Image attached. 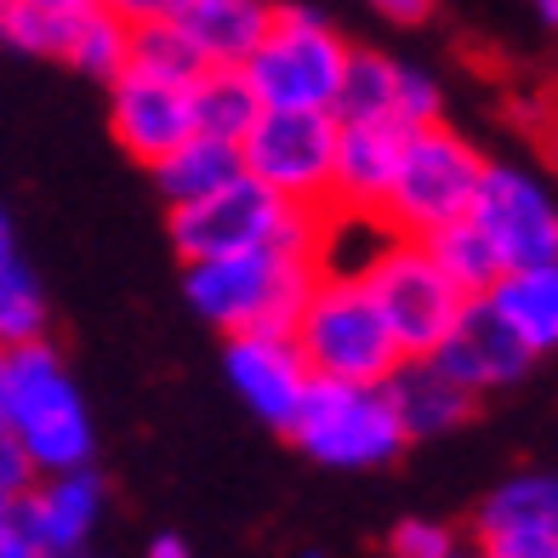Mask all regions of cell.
<instances>
[{"label": "cell", "mask_w": 558, "mask_h": 558, "mask_svg": "<svg viewBox=\"0 0 558 558\" xmlns=\"http://www.w3.org/2000/svg\"><path fill=\"white\" fill-rule=\"evenodd\" d=\"M0 427L23 445L35 478L92 468L97 434L52 337L0 353Z\"/></svg>", "instance_id": "6da1fadb"}, {"label": "cell", "mask_w": 558, "mask_h": 558, "mask_svg": "<svg viewBox=\"0 0 558 558\" xmlns=\"http://www.w3.org/2000/svg\"><path fill=\"white\" fill-rule=\"evenodd\" d=\"M353 40L314 7H274L263 46L245 58V86L263 109L279 114H331Z\"/></svg>", "instance_id": "7a4b0ae2"}, {"label": "cell", "mask_w": 558, "mask_h": 558, "mask_svg": "<svg viewBox=\"0 0 558 558\" xmlns=\"http://www.w3.org/2000/svg\"><path fill=\"white\" fill-rule=\"evenodd\" d=\"M314 279H319L314 257H296V251H251V257L189 263L183 268V296L222 337L291 331L302 302L314 291Z\"/></svg>", "instance_id": "3957f363"}, {"label": "cell", "mask_w": 558, "mask_h": 558, "mask_svg": "<svg viewBox=\"0 0 558 558\" xmlns=\"http://www.w3.org/2000/svg\"><path fill=\"white\" fill-rule=\"evenodd\" d=\"M319 217L325 211H296L286 199H274L268 189H257L240 171L217 194L171 211V245L183 263H222V257H251V251H296V257H314Z\"/></svg>", "instance_id": "277c9868"}, {"label": "cell", "mask_w": 558, "mask_h": 558, "mask_svg": "<svg viewBox=\"0 0 558 558\" xmlns=\"http://www.w3.org/2000/svg\"><path fill=\"white\" fill-rule=\"evenodd\" d=\"M291 342L319 383L383 388L399 365V348H393L388 325H383V314H376V302L360 279L319 274L296 325H291Z\"/></svg>", "instance_id": "5b68a950"}, {"label": "cell", "mask_w": 558, "mask_h": 558, "mask_svg": "<svg viewBox=\"0 0 558 558\" xmlns=\"http://www.w3.org/2000/svg\"><path fill=\"white\" fill-rule=\"evenodd\" d=\"M485 155L478 143H468L456 125H422V132L404 137L393 183L383 199V222L393 228L399 240H427L439 228L462 222L473 211L478 177H485Z\"/></svg>", "instance_id": "8992f818"}, {"label": "cell", "mask_w": 558, "mask_h": 558, "mask_svg": "<svg viewBox=\"0 0 558 558\" xmlns=\"http://www.w3.org/2000/svg\"><path fill=\"white\" fill-rule=\"evenodd\" d=\"M360 286L371 291L399 360H434L439 342L450 337V325L468 308V296L439 274V263L416 240H388L383 257L360 274Z\"/></svg>", "instance_id": "52a82bcc"}, {"label": "cell", "mask_w": 558, "mask_h": 558, "mask_svg": "<svg viewBox=\"0 0 558 558\" xmlns=\"http://www.w3.org/2000/svg\"><path fill=\"white\" fill-rule=\"evenodd\" d=\"M337 114H279L263 109L240 137V171L296 211H331Z\"/></svg>", "instance_id": "ba28073f"}, {"label": "cell", "mask_w": 558, "mask_h": 558, "mask_svg": "<svg viewBox=\"0 0 558 558\" xmlns=\"http://www.w3.org/2000/svg\"><path fill=\"white\" fill-rule=\"evenodd\" d=\"M291 439L308 450L314 462L348 468V473L388 468L393 456L411 445L399 434L383 388H348V383H319V376H314L308 399H302L296 422H291Z\"/></svg>", "instance_id": "9c48e42d"}, {"label": "cell", "mask_w": 558, "mask_h": 558, "mask_svg": "<svg viewBox=\"0 0 558 558\" xmlns=\"http://www.w3.org/2000/svg\"><path fill=\"white\" fill-rule=\"evenodd\" d=\"M468 222L490 240L501 274L558 263V199L542 189V177L519 166H496V160L485 166Z\"/></svg>", "instance_id": "30bf717a"}, {"label": "cell", "mask_w": 558, "mask_h": 558, "mask_svg": "<svg viewBox=\"0 0 558 558\" xmlns=\"http://www.w3.org/2000/svg\"><path fill=\"white\" fill-rule=\"evenodd\" d=\"M0 40H7L12 52L69 63L74 74H92V81H120L132 29H125L109 7H92V12H29V7H12L7 17H0Z\"/></svg>", "instance_id": "8fae6325"}, {"label": "cell", "mask_w": 558, "mask_h": 558, "mask_svg": "<svg viewBox=\"0 0 558 558\" xmlns=\"http://www.w3.org/2000/svg\"><path fill=\"white\" fill-rule=\"evenodd\" d=\"M222 371H228V383H234V393H240L268 427L291 434L302 399H308V388H314V371H308V360L296 353L291 331H245V337H228Z\"/></svg>", "instance_id": "7c38bea8"}, {"label": "cell", "mask_w": 558, "mask_h": 558, "mask_svg": "<svg viewBox=\"0 0 558 558\" xmlns=\"http://www.w3.org/2000/svg\"><path fill=\"white\" fill-rule=\"evenodd\" d=\"M109 125L125 155L155 171L166 155H177L194 137V97L189 86H166L125 69L120 81H109Z\"/></svg>", "instance_id": "4fadbf2b"}, {"label": "cell", "mask_w": 558, "mask_h": 558, "mask_svg": "<svg viewBox=\"0 0 558 558\" xmlns=\"http://www.w3.org/2000/svg\"><path fill=\"white\" fill-rule=\"evenodd\" d=\"M104 501H109L104 478H97L92 468H74V473L35 478V485L23 490V501L12 507V519L40 553L81 558L97 536V524H104Z\"/></svg>", "instance_id": "5bb4252c"}, {"label": "cell", "mask_w": 558, "mask_h": 558, "mask_svg": "<svg viewBox=\"0 0 558 558\" xmlns=\"http://www.w3.org/2000/svg\"><path fill=\"white\" fill-rule=\"evenodd\" d=\"M439 371L445 376H456L473 399H485V393H501V388H513V383H524L530 376V353H524V342L507 331V325L496 319V308L485 296H473L468 308H462V319L450 325V337L439 342Z\"/></svg>", "instance_id": "9a60e30c"}, {"label": "cell", "mask_w": 558, "mask_h": 558, "mask_svg": "<svg viewBox=\"0 0 558 558\" xmlns=\"http://www.w3.org/2000/svg\"><path fill=\"white\" fill-rule=\"evenodd\" d=\"M404 125L393 120H337V166H331V211L383 217V199L393 183Z\"/></svg>", "instance_id": "2e32d148"}, {"label": "cell", "mask_w": 558, "mask_h": 558, "mask_svg": "<svg viewBox=\"0 0 558 558\" xmlns=\"http://www.w3.org/2000/svg\"><path fill=\"white\" fill-rule=\"evenodd\" d=\"M383 399H388V411H393L404 439L456 434V427L478 411V399L456 383V376H445L439 360H399L393 376L383 383Z\"/></svg>", "instance_id": "e0dca14e"}, {"label": "cell", "mask_w": 558, "mask_h": 558, "mask_svg": "<svg viewBox=\"0 0 558 558\" xmlns=\"http://www.w3.org/2000/svg\"><path fill=\"white\" fill-rule=\"evenodd\" d=\"M490 308L496 319L524 342L530 360H547L558 353V263L542 268H507L490 286Z\"/></svg>", "instance_id": "ac0fdd59"}, {"label": "cell", "mask_w": 558, "mask_h": 558, "mask_svg": "<svg viewBox=\"0 0 558 558\" xmlns=\"http://www.w3.org/2000/svg\"><path fill=\"white\" fill-rule=\"evenodd\" d=\"M268 0H194L183 12V29L211 69H245V58L268 35Z\"/></svg>", "instance_id": "d6986e66"}, {"label": "cell", "mask_w": 558, "mask_h": 558, "mask_svg": "<svg viewBox=\"0 0 558 558\" xmlns=\"http://www.w3.org/2000/svg\"><path fill=\"white\" fill-rule=\"evenodd\" d=\"M473 536H558V473H513L478 501Z\"/></svg>", "instance_id": "ffe728a7"}, {"label": "cell", "mask_w": 558, "mask_h": 558, "mask_svg": "<svg viewBox=\"0 0 558 558\" xmlns=\"http://www.w3.org/2000/svg\"><path fill=\"white\" fill-rule=\"evenodd\" d=\"M234 177H240V148L234 143H217V137H199V132L177 148V155H166L155 166V183H160L171 211L217 194L222 183H234Z\"/></svg>", "instance_id": "44dd1931"}, {"label": "cell", "mask_w": 558, "mask_h": 558, "mask_svg": "<svg viewBox=\"0 0 558 558\" xmlns=\"http://www.w3.org/2000/svg\"><path fill=\"white\" fill-rule=\"evenodd\" d=\"M399 86H404V63L371 46H353L342 92H337V120H393L399 125Z\"/></svg>", "instance_id": "7402d4cb"}, {"label": "cell", "mask_w": 558, "mask_h": 558, "mask_svg": "<svg viewBox=\"0 0 558 558\" xmlns=\"http://www.w3.org/2000/svg\"><path fill=\"white\" fill-rule=\"evenodd\" d=\"M189 97H194V132L199 137H217V143H234V148H240V137L263 114V104L251 97L240 69H206L189 86Z\"/></svg>", "instance_id": "603a6c76"}, {"label": "cell", "mask_w": 558, "mask_h": 558, "mask_svg": "<svg viewBox=\"0 0 558 558\" xmlns=\"http://www.w3.org/2000/svg\"><path fill=\"white\" fill-rule=\"evenodd\" d=\"M416 245L439 263V274H445L468 302H473V296H490V286L501 279V263H496L490 240L478 234L468 217H462V222H450V228H439V234H427V240H416Z\"/></svg>", "instance_id": "cb8c5ba5"}, {"label": "cell", "mask_w": 558, "mask_h": 558, "mask_svg": "<svg viewBox=\"0 0 558 558\" xmlns=\"http://www.w3.org/2000/svg\"><path fill=\"white\" fill-rule=\"evenodd\" d=\"M125 69L166 86H194L211 63L199 58L183 23H143V29H132V46H125Z\"/></svg>", "instance_id": "d4e9b609"}, {"label": "cell", "mask_w": 558, "mask_h": 558, "mask_svg": "<svg viewBox=\"0 0 558 558\" xmlns=\"http://www.w3.org/2000/svg\"><path fill=\"white\" fill-rule=\"evenodd\" d=\"M46 325H52V308H46L40 279L23 263H12L0 274V353L23 342H46Z\"/></svg>", "instance_id": "484cf974"}, {"label": "cell", "mask_w": 558, "mask_h": 558, "mask_svg": "<svg viewBox=\"0 0 558 558\" xmlns=\"http://www.w3.org/2000/svg\"><path fill=\"white\" fill-rule=\"evenodd\" d=\"M456 553H462V542L439 519H399L388 536V558H456Z\"/></svg>", "instance_id": "4316f807"}, {"label": "cell", "mask_w": 558, "mask_h": 558, "mask_svg": "<svg viewBox=\"0 0 558 558\" xmlns=\"http://www.w3.org/2000/svg\"><path fill=\"white\" fill-rule=\"evenodd\" d=\"M35 485V468H29V456H23V445L0 427V501H23V490Z\"/></svg>", "instance_id": "83f0119b"}, {"label": "cell", "mask_w": 558, "mask_h": 558, "mask_svg": "<svg viewBox=\"0 0 558 558\" xmlns=\"http://www.w3.org/2000/svg\"><path fill=\"white\" fill-rule=\"evenodd\" d=\"M473 553L478 558H558V536H490Z\"/></svg>", "instance_id": "f1b7e54d"}, {"label": "cell", "mask_w": 558, "mask_h": 558, "mask_svg": "<svg viewBox=\"0 0 558 558\" xmlns=\"http://www.w3.org/2000/svg\"><path fill=\"white\" fill-rule=\"evenodd\" d=\"M365 7L383 17V23H399V29H416V23L434 17L439 0H365Z\"/></svg>", "instance_id": "f546056e"}, {"label": "cell", "mask_w": 558, "mask_h": 558, "mask_svg": "<svg viewBox=\"0 0 558 558\" xmlns=\"http://www.w3.org/2000/svg\"><path fill=\"white\" fill-rule=\"evenodd\" d=\"M536 148H542V160L553 166V177H558V97L536 114Z\"/></svg>", "instance_id": "4dcf8cb0"}, {"label": "cell", "mask_w": 558, "mask_h": 558, "mask_svg": "<svg viewBox=\"0 0 558 558\" xmlns=\"http://www.w3.org/2000/svg\"><path fill=\"white\" fill-rule=\"evenodd\" d=\"M0 558H52V553H40L29 536H23L17 519H0Z\"/></svg>", "instance_id": "1f68e13d"}, {"label": "cell", "mask_w": 558, "mask_h": 558, "mask_svg": "<svg viewBox=\"0 0 558 558\" xmlns=\"http://www.w3.org/2000/svg\"><path fill=\"white\" fill-rule=\"evenodd\" d=\"M12 7H29V12H92L104 0H12Z\"/></svg>", "instance_id": "d6a6232c"}, {"label": "cell", "mask_w": 558, "mask_h": 558, "mask_svg": "<svg viewBox=\"0 0 558 558\" xmlns=\"http://www.w3.org/2000/svg\"><path fill=\"white\" fill-rule=\"evenodd\" d=\"M148 558H194V553H189L183 536H155L148 542Z\"/></svg>", "instance_id": "836d02e7"}, {"label": "cell", "mask_w": 558, "mask_h": 558, "mask_svg": "<svg viewBox=\"0 0 558 558\" xmlns=\"http://www.w3.org/2000/svg\"><path fill=\"white\" fill-rule=\"evenodd\" d=\"M17 263V234H12V217L0 211V274H7Z\"/></svg>", "instance_id": "e575fe53"}, {"label": "cell", "mask_w": 558, "mask_h": 558, "mask_svg": "<svg viewBox=\"0 0 558 558\" xmlns=\"http://www.w3.org/2000/svg\"><path fill=\"white\" fill-rule=\"evenodd\" d=\"M530 12H536L542 29H553V35H558V0H530Z\"/></svg>", "instance_id": "d590c367"}, {"label": "cell", "mask_w": 558, "mask_h": 558, "mask_svg": "<svg viewBox=\"0 0 558 558\" xmlns=\"http://www.w3.org/2000/svg\"><path fill=\"white\" fill-rule=\"evenodd\" d=\"M7 12H12V0H0V17H7Z\"/></svg>", "instance_id": "8d00e7d4"}, {"label": "cell", "mask_w": 558, "mask_h": 558, "mask_svg": "<svg viewBox=\"0 0 558 558\" xmlns=\"http://www.w3.org/2000/svg\"><path fill=\"white\" fill-rule=\"evenodd\" d=\"M456 558H478V553H468V547H462V553H456Z\"/></svg>", "instance_id": "74e56055"}, {"label": "cell", "mask_w": 558, "mask_h": 558, "mask_svg": "<svg viewBox=\"0 0 558 558\" xmlns=\"http://www.w3.org/2000/svg\"><path fill=\"white\" fill-rule=\"evenodd\" d=\"M302 558H325V553H302Z\"/></svg>", "instance_id": "f35d334b"}]
</instances>
